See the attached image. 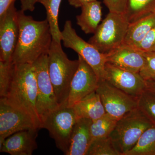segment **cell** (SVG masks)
I'll use <instances>...</instances> for the list:
<instances>
[{"mask_svg":"<svg viewBox=\"0 0 155 155\" xmlns=\"http://www.w3.org/2000/svg\"><path fill=\"white\" fill-rule=\"evenodd\" d=\"M118 120L106 113L98 119L92 121L91 132L92 140L110 136L116 127Z\"/></svg>","mask_w":155,"mask_h":155,"instance_id":"cell-23","label":"cell"},{"mask_svg":"<svg viewBox=\"0 0 155 155\" xmlns=\"http://www.w3.org/2000/svg\"><path fill=\"white\" fill-rule=\"evenodd\" d=\"M19 35L12 58L14 64H32L49 51L52 35L46 19L37 21L25 15L22 10L18 11Z\"/></svg>","mask_w":155,"mask_h":155,"instance_id":"cell-1","label":"cell"},{"mask_svg":"<svg viewBox=\"0 0 155 155\" xmlns=\"http://www.w3.org/2000/svg\"><path fill=\"white\" fill-rule=\"evenodd\" d=\"M62 0H41L39 3L45 7L46 19L49 24L53 40L61 43L62 32L58 25V15Z\"/></svg>","mask_w":155,"mask_h":155,"instance_id":"cell-21","label":"cell"},{"mask_svg":"<svg viewBox=\"0 0 155 155\" xmlns=\"http://www.w3.org/2000/svg\"><path fill=\"white\" fill-rule=\"evenodd\" d=\"M72 108L78 119L85 118L93 121L106 113L100 96L96 91L78 102Z\"/></svg>","mask_w":155,"mask_h":155,"instance_id":"cell-17","label":"cell"},{"mask_svg":"<svg viewBox=\"0 0 155 155\" xmlns=\"http://www.w3.org/2000/svg\"><path fill=\"white\" fill-rule=\"evenodd\" d=\"M98 0H68L70 5L75 7V8H81L84 5L89 3Z\"/></svg>","mask_w":155,"mask_h":155,"instance_id":"cell-31","label":"cell"},{"mask_svg":"<svg viewBox=\"0 0 155 155\" xmlns=\"http://www.w3.org/2000/svg\"><path fill=\"white\" fill-rule=\"evenodd\" d=\"M48 54L43 55L32 64L37 82L36 108L42 123L48 114L60 106L49 74Z\"/></svg>","mask_w":155,"mask_h":155,"instance_id":"cell-8","label":"cell"},{"mask_svg":"<svg viewBox=\"0 0 155 155\" xmlns=\"http://www.w3.org/2000/svg\"><path fill=\"white\" fill-rule=\"evenodd\" d=\"M109 12L123 13L126 0H103Z\"/></svg>","mask_w":155,"mask_h":155,"instance_id":"cell-29","label":"cell"},{"mask_svg":"<svg viewBox=\"0 0 155 155\" xmlns=\"http://www.w3.org/2000/svg\"><path fill=\"white\" fill-rule=\"evenodd\" d=\"M49 74L59 104H67L70 84L78 68L79 60H69L61 43L53 40L48 53Z\"/></svg>","mask_w":155,"mask_h":155,"instance_id":"cell-3","label":"cell"},{"mask_svg":"<svg viewBox=\"0 0 155 155\" xmlns=\"http://www.w3.org/2000/svg\"><path fill=\"white\" fill-rule=\"evenodd\" d=\"M105 55L107 63L135 73H139L145 63L143 52L124 43Z\"/></svg>","mask_w":155,"mask_h":155,"instance_id":"cell-14","label":"cell"},{"mask_svg":"<svg viewBox=\"0 0 155 155\" xmlns=\"http://www.w3.org/2000/svg\"><path fill=\"white\" fill-rule=\"evenodd\" d=\"M155 0H126L123 14L129 24L154 12Z\"/></svg>","mask_w":155,"mask_h":155,"instance_id":"cell-20","label":"cell"},{"mask_svg":"<svg viewBox=\"0 0 155 155\" xmlns=\"http://www.w3.org/2000/svg\"><path fill=\"white\" fill-rule=\"evenodd\" d=\"M153 125L137 107L118 120L110 137L119 152L125 155L133 148L143 132Z\"/></svg>","mask_w":155,"mask_h":155,"instance_id":"cell-4","label":"cell"},{"mask_svg":"<svg viewBox=\"0 0 155 155\" xmlns=\"http://www.w3.org/2000/svg\"><path fill=\"white\" fill-rule=\"evenodd\" d=\"M125 155H155V125L146 130Z\"/></svg>","mask_w":155,"mask_h":155,"instance_id":"cell-22","label":"cell"},{"mask_svg":"<svg viewBox=\"0 0 155 155\" xmlns=\"http://www.w3.org/2000/svg\"><path fill=\"white\" fill-rule=\"evenodd\" d=\"M155 26V12L129 24L123 43L136 48Z\"/></svg>","mask_w":155,"mask_h":155,"instance_id":"cell-19","label":"cell"},{"mask_svg":"<svg viewBox=\"0 0 155 155\" xmlns=\"http://www.w3.org/2000/svg\"><path fill=\"white\" fill-rule=\"evenodd\" d=\"M87 155H122L110 137L96 139L91 142Z\"/></svg>","mask_w":155,"mask_h":155,"instance_id":"cell-24","label":"cell"},{"mask_svg":"<svg viewBox=\"0 0 155 155\" xmlns=\"http://www.w3.org/2000/svg\"><path fill=\"white\" fill-rule=\"evenodd\" d=\"M61 32L64 46L73 50L83 58L94 70L99 81L105 80V54L100 52L90 43L78 36L70 20L65 22Z\"/></svg>","mask_w":155,"mask_h":155,"instance_id":"cell-7","label":"cell"},{"mask_svg":"<svg viewBox=\"0 0 155 155\" xmlns=\"http://www.w3.org/2000/svg\"><path fill=\"white\" fill-rule=\"evenodd\" d=\"M21 10L24 11H29L32 12L35 9V5L37 3H39L41 0H20Z\"/></svg>","mask_w":155,"mask_h":155,"instance_id":"cell-30","label":"cell"},{"mask_svg":"<svg viewBox=\"0 0 155 155\" xmlns=\"http://www.w3.org/2000/svg\"><path fill=\"white\" fill-rule=\"evenodd\" d=\"M92 120L85 118L77 119L72 130L69 147L66 155H87L92 140Z\"/></svg>","mask_w":155,"mask_h":155,"instance_id":"cell-16","label":"cell"},{"mask_svg":"<svg viewBox=\"0 0 155 155\" xmlns=\"http://www.w3.org/2000/svg\"><path fill=\"white\" fill-rule=\"evenodd\" d=\"M154 12H155V11H154Z\"/></svg>","mask_w":155,"mask_h":155,"instance_id":"cell-34","label":"cell"},{"mask_svg":"<svg viewBox=\"0 0 155 155\" xmlns=\"http://www.w3.org/2000/svg\"><path fill=\"white\" fill-rule=\"evenodd\" d=\"M143 53L145 63L139 74L146 81H155V52Z\"/></svg>","mask_w":155,"mask_h":155,"instance_id":"cell-27","label":"cell"},{"mask_svg":"<svg viewBox=\"0 0 155 155\" xmlns=\"http://www.w3.org/2000/svg\"><path fill=\"white\" fill-rule=\"evenodd\" d=\"M96 91L100 96L106 113L118 120L137 107V99L113 86L107 80L99 81Z\"/></svg>","mask_w":155,"mask_h":155,"instance_id":"cell-10","label":"cell"},{"mask_svg":"<svg viewBox=\"0 0 155 155\" xmlns=\"http://www.w3.org/2000/svg\"><path fill=\"white\" fill-rule=\"evenodd\" d=\"M19 35L18 11L14 2L0 16V61L13 63L12 58Z\"/></svg>","mask_w":155,"mask_h":155,"instance_id":"cell-11","label":"cell"},{"mask_svg":"<svg viewBox=\"0 0 155 155\" xmlns=\"http://www.w3.org/2000/svg\"><path fill=\"white\" fill-rule=\"evenodd\" d=\"M38 129L19 131L6 138L0 145V151L11 155H31L37 148Z\"/></svg>","mask_w":155,"mask_h":155,"instance_id":"cell-15","label":"cell"},{"mask_svg":"<svg viewBox=\"0 0 155 155\" xmlns=\"http://www.w3.org/2000/svg\"><path fill=\"white\" fill-rule=\"evenodd\" d=\"M80 15L76 16L77 24L86 34H94L101 21L102 12L99 1L89 3L81 8Z\"/></svg>","mask_w":155,"mask_h":155,"instance_id":"cell-18","label":"cell"},{"mask_svg":"<svg viewBox=\"0 0 155 155\" xmlns=\"http://www.w3.org/2000/svg\"><path fill=\"white\" fill-rule=\"evenodd\" d=\"M37 95V82L33 65L15 64L11 86L5 98L11 105L30 115L40 129L41 122L36 108Z\"/></svg>","mask_w":155,"mask_h":155,"instance_id":"cell-2","label":"cell"},{"mask_svg":"<svg viewBox=\"0 0 155 155\" xmlns=\"http://www.w3.org/2000/svg\"><path fill=\"white\" fill-rule=\"evenodd\" d=\"M135 48L143 52H155V26Z\"/></svg>","mask_w":155,"mask_h":155,"instance_id":"cell-28","label":"cell"},{"mask_svg":"<svg viewBox=\"0 0 155 155\" xmlns=\"http://www.w3.org/2000/svg\"><path fill=\"white\" fill-rule=\"evenodd\" d=\"M78 119L73 108L64 104L48 114L42 123L41 128L48 130L56 146L64 155L69 147L72 130Z\"/></svg>","mask_w":155,"mask_h":155,"instance_id":"cell-6","label":"cell"},{"mask_svg":"<svg viewBox=\"0 0 155 155\" xmlns=\"http://www.w3.org/2000/svg\"><path fill=\"white\" fill-rule=\"evenodd\" d=\"M129 23L123 13L109 12L89 42L107 54L124 43Z\"/></svg>","mask_w":155,"mask_h":155,"instance_id":"cell-5","label":"cell"},{"mask_svg":"<svg viewBox=\"0 0 155 155\" xmlns=\"http://www.w3.org/2000/svg\"><path fill=\"white\" fill-rule=\"evenodd\" d=\"M105 71L106 80L137 99L147 89V81L139 73L127 71L107 62Z\"/></svg>","mask_w":155,"mask_h":155,"instance_id":"cell-13","label":"cell"},{"mask_svg":"<svg viewBox=\"0 0 155 155\" xmlns=\"http://www.w3.org/2000/svg\"><path fill=\"white\" fill-rule=\"evenodd\" d=\"M147 89L155 92V81H146Z\"/></svg>","mask_w":155,"mask_h":155,"instance_id":"cell-33","label":"cell"},{"mask_svg":"<svg viewBox=\"0 0 155 155\" xmlns=\"http://www.w3.org/2000/svg\"><path fill=\"white\" fill-rule=\"evenodd\" d=\"M79 65L71 84L67 104L72 107L78 102L96 91L99 79L91 67L78 55Z\"/></svg>","mask_w":155,"mask_h":155,"instance_id":"cell-12","label":"cell"},{"mask_svg":"<svg viewBox=\"0 0 155 155\" xmlns=\"http://www.w3.org/2000/svg\"><path fill=\"white\" fill-rule=\"evenodd\" d=\"M16 0H0V16H2Z\"/></svg>","mask_w":155,"mask_h":155,"instance_id":"cell-32","label":"cell"},{"mask_svg":"<svg viewBox=\"0 0 155 155\" xmlns=\"http://www.w3.org/2000/svg\"><path fill=\"white\" fill-rule=\"evenodd\" d=\"M14 65L13 63L0 61V97H6L14 75Z\"/></svg>","mask_w":155,"mask_h":155,"instance_id":"cell-26","label":"cell"},{"mask_svg":"<svg viewBox=\"0 0 155 155\" xmlns=\"http://www.w3.org/2000/svg\"><path fill=\"white\" fill-rule=\"evenodd\" d=\"M137 107L155 125V92L146 89L137 98Z\"/></svg>","mask_w":155,"mask_h":155,"instance_id":"cell-25","label":"cell"},{"mask_svg":"<svg viewBox=\"0 0 155 155\" xmlns=\"http://www.w3.org/2000/svg\"><path fill=\"white\" fill-rule=\"evenodd\" d=\"M40 129L33 118L11 105L6 98H0V145L9 136L19 131Z\"/></svg>","mask_w":155,"mask_h":155,"instance_id":"cell-9","label":"cell"}]
</instances>
